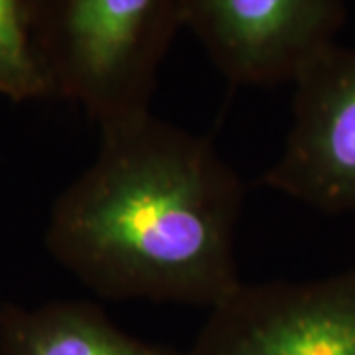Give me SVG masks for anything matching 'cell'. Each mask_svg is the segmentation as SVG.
<instances>
[{
	"instance_id": "1",
	"label": "cell",
	"mask_w": 355,
	"mask_h": 355,
	"mask_svg": "<svg viewBox=\"0 0 355 355\" xmlns=\"http://www.w3.org/2000/svg\"><path fill=\"white\" fill-rule=\"evenodd\" d=\"M99 130L95 160L51 209V254L103 298L211 310L243 282L239 174L153 111Z\"/></svg>"
},
{
	"instance_id": "2",
	"label": "cell",
	"mask_w": 355,
	"mask_h": 355,
	"mask_svg": "<svg viewBox=\"0 0 355 355\" xmlns=\"http://www.w3.org/2000/svg\"><path fill=\"white\" fill-rule=\"evenodd\" d=\"M53 93L99 125L148 113L180 0H26Z\"/></svg>"
},
{
	"instance_id": "3",
	"label": "cell",
	"mask_w": 355,
	"mask_h": 355,
	"mask_svg": "<svg viewBox=\"0 0 355 355\" xmlns=\"http://www.w3.org/2000/svg\"><path fill=\"white\" fill-rule=\"evenodd\" d=\"M184 355H355V266L316 280L241 282Z\"/></svg>"
},
{
	"instance_id": "4",
	"label": "cell",
	"mask_w": 355,
	"mask_h": 355,
	"mask_svg": "<svg viewBox=\"0 0 355 355\" xmlns=\"http://www.w3.org/2000/svg\"><path fill=\"white\" fill-rule=\"evenodd\" d=\"M345 14L347 0H180L182 26L229 83L243 87L292 83L338 44Z\"/></svg>"
},
{
	"instance_id": "5",
	"label": "cell",
	"mask_w": 355,
	"mask_h": 355,
	"mask_svg": "<svg viewBox=\"0 0 355 355\" xmlns=\"http://www.w3.org/2000/svg\"><path fill=\"white\" fill-rule=\"evenodd\" d=\"M292 85L291 130L261 182L322 214H355V46H330Z\"/></svg>"
},
{
	"instance_id": "6",
	"label": "cell",
	"mask_w": 355,
	"mask_h": 355,
	"mask_svg": "<svg viewBox=\"0 0 355 355\" xmlns=\"http://www.w3.org/2000/svg\"><path fill=\"white\" fill-rule=\"evenodd\" d=\"M0 355H184L121 330L103 308L60 300L0 308Z\"/></svg>"
},
{
	"instance_id": "7",
	"label": "cell",
	"mask_w": 355,
	"mask_h": 355,
	"mask_svg": "<svg viewBox=\"0 0 355 355\" xmlns=\"http://www.w3.org/2000/svg\"><path fill=\"white\" fill-rule=\"evenodd\" d=\"M53 93L42 64L26 0H0V95L32 101Z\"/></svg>"
}]
</instances>
